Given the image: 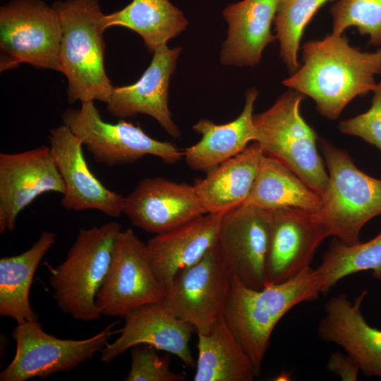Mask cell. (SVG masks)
Here are the masks:
<instances>
[{"mask_svg": "<svg viewBox=\"0 0 381 381\" xmlns=\"http://www.w3.org/2000/svg\"><path fill=\"white\" fill-rule=\"evenodd\" d=\"M303 95L289 89L267 110L253 116L255 140L265 155L284 164L321 197L328 183L317 135L300 111Z\"/></svg>", "mask_w": 381, "mask_h": 381, "instance_id": "obj_6", "label": "cell"}, {"mask_svg": "<svg viewBox=\"0 0 381 381\" xmlns=\"http://www.w3.org/2000/svg\"><path fill=\"white\" fill-rule=\"evenodd\" d=\"M330 13L333 34L356 27L361 35L369 36L370 44L381 46V0H339Z\"/></svg>", "mask_w": 381, "mask_h": 381, "instance_id": "obj_30", "label": "cell"}, {"mask_svg": "<svg viewBox=\"0 0 381 381\" xmlns=\"http://www.w3.org/2000/svg\"><path fill=\"white\" fill-rule=\"evenodd\" d=\"M120 336L102 349L101 360L109 363L133 346L148 344L173 354L188 368H195L189 342L194 328L169 313L162 302L142 306L124 317Z\"/></svg>", "mask_w": 381, "mask_h": 381, "instance_id": "obj_19", "label": "cell"}, {"mask_svg": "<svg viewBox=\"0 0 381 381\" xmlns=\"http://www.w3.org/2000/svg\"><path fill=\"white\" fill-rule=\"evenodd\" d=\"M63 124L82 140L95 161L108 167L131 164L145 155L174 164L183 152L169 142L149 136L139 126L120 121H104L94 102H83L80 108H69L61 116Z\"/></svg>", "mask_w": 381, "mask_h": 381, "instance_id": "obj_8", "label": "cell"}, {"mask_svg": "<svg viewBox=\"0 0 381 381\" xmlns=\"http://www.w3.org/2000/svg\"><path fill=\"white\" fill-rule=\"evenodd\" d=\"M188 23L183 12L169 0H133L102 19L104 30L119 26L138 33L152 54L185 30Z\"/></svg>", "mask_w": 381, "mask_h": 381, "instance_id": "obj_26", "label": "cell"}, {"mask_svg": "<svg viewBox=\"0 0 381 381\" xmlns=\"http://www.w3.org/2000/svg\"><path fill=\"white\" fill-rule=\"evenodd\" d=\"M316 269L322 279V294L340 279L362 271L371 270L381 279V231L370 241L353 245L334 238Z\"/></svg>", "mask_w": 381, "mask_h": 381, "instance_id": "obj_28", "label": "cell"}, {"mask_svg": "<svg viewBox=\"0 0 381 381\" xmlns=\"http://www.w3.org/2000/svg\"><path fill=\"white\" fill-rule=\"evenodd\" d=\"M131 365L125 381H183L186 375L170 369L171 356L161 357L156 348L138 344L131 348Z\"/></svg>", "mask_w": 381, "mask_h": 381, "instance_id": "obj_31", "label": "cell"}, {"mask_svg": "<svg viewBox=\"0 0 381 381\" xmlns=\"http://www.w3.org/2000/svg\"><path fill=\"white\" fill-rule=\"evenodd\" d=\"M322 197L277 159L264 155L259 172L243 205L270 211L295 207L318 213Z\"/></svg>", "mask_w": 381, "mask_h": 381, "instance_id": "obj_27", "label": "cell"}, {"mask_svg": "<svg viewBox=\"0 0 381 381\" xmlns=\"http://www.w3.org/2000/svg\"><path fill=\"white\" fill-rule=\"evenodd\" d=\"M303 64L282 83L312 98L323 116L337 119L357 96L373 91L381 75V48L361 52L344 34L332 33L302 47Z\"/></svg>", "mask_w": 381, "mask_h": 381, "instance_id": "obj_1", "label": "cell"}, {"mask_svg": "<svg viewBox=\"0 0 381 381\" xmlns=\"http://www.w3.org/2000/svg\"><path fill=\"white\" fill-rule=\"evenodd\" d=\"M49 140L64 183L62 207L72 211L95 210L111 217H120L125 197L106 188L90 171L80 138L62 123L50 130Z\"/></svg>", "mask_w": 381, "mask_h": 381, "instance_id": "obj_15", "label": "cell"}, {"mask_svg": "<svg viewBox=\"0 0 381 381\" xmlns=\"http://www.w3.org/2000/svg\"><path fill=\"white\" fill-rule=\"evenodd\" d=\"M194 381H253L258 376L243 348L221 317L206 334H198Z\"/></svg>", "mask_w": 381, "mask_h": 381, "instance_id": "obj_24", "label": "cell"}, {"mask_svg": "<svg viewBox=\"0 0 381 381\" xmlns=\"http://www.w3.org/2000/svg\"><path fill=\"white\" fill-rule=\"evenodd\" d=\"M334 0H279L274 18L280 56L293 74L300 67L298 51L305 28L325 4Z\"/></svg>", "mask_w": 381, "mask_h": 381, "instance_id": "obj_29", "label": "cell"}, {"mask_svg": "<svg viewBox=\"0 0 381 381\" xmlns=\"http://www.w3.org/2000/svg\"><path fill=\"white\" fill-rule=\"evenodd\" d=\"M123 214L134 226L157 234L207 213L193 184L153 177L125 197Z\"/></svg>", "mask_w": 381, "mask_h": 381, "instance_id": "obj_16", "label": "cell"}, {"mask_svg": "<svg viewBox=\"0 0 381 381\" xmlns=\"http://www.w3.org/2000/svg\"><path fill=\"white\" fill-rule=\"evenodd\" d=\"M327 369L344 381H356L361 373L357 363L346 353L335 351L329 357Z\"/></svg>", "mask_w": 381, "mask_h": 381, "instance_id": "obj_33", "label": "cell"}, {"mask_svg": "<svg viewBox=\"0 0 381 381\" xmlns=\"http://www.w3.org/2000/svg\"><path fill=\"white\" fill-rule=\"evenodd\" d=\"M223 214H202L147 241L149 260L165 290L181 270L200 260L217 242Z\"/></svg>", "mask_w": 381, "mask_h": 381, "instance_id": "obj_20", "label": "cell"}, {"mask_svg": "<svg viewBox=\"0 0 381 381\" xmlns=\"http://www.w3.org/2000/svg\"><path fill=\"white\" fill-rule=\"evenodd\" d=\"M269 212L267 282L277 284L310 267L317 249L330 236L318 213L295 207Z\"/></svg>", "mask_w": 381, "mask_h": 381, "instance_id": "obj_14", "label": "cell"}, {"mask_svg": "<svg viewBox=\"0 0 381 381\" xmlns=\"http://www.w3.org/2000/svg\"><path fill=\"white\" fill-rule=\"evenodd\" d=\"M108 325L100 332L85 339H63L45 332L38 320L18 323L12 331L16 351L11 363L0 373L1 381L44 379L59 372L70 371L92 360L101 352L115 331Z\"/></svg>", "mask_w": 381, "mask_h": 381, "instance_id": "obj_10", "label": "cell"}, {"mask_svg": "<svg viewBox=\"0 0 381 381\" xmlns=\"http://www.w3.org/2000/svg\"><path fill=\"white\" fill-rule=\"evenodd\" d=\"M64 183L49 146L0 154V233L12 231L17 217L40 195L63 194Z\"/></svg>", "mask_w": 381, "mask_h": 381, "instance_id": "obj_13", "label": "cell"}, {"mask_svg": "<svg viewBox=\"0 0 381 381\" xmlns=\"http://www.w3.org/2000/svg\"><path fill=\"white\" fill-rule=\"evenodd\" d=\"M165 294L149 260L146 244L133 229L122 230L95 300L101 315L124 318L142 306L161 302Z\"/></svg>", "mask_w": 381, "mask_h": 381, "instance_id": "obj_11", "label": "cell"}, {"mask_svg": "<svg viewBox=\"0 0 381 381\" xmlns=\"http://www.w3.org/2000/svg\"><path fill=\"white\" fill-rule=\"evenodd\" d=\"M232 278L217 241L200 260L176 275L161 302L197 334H206L224 315Z\"/></svg>", "mask_w": 381, "mask_h": 381, "instance_id": "obj_9", "label": "cell"}, {"mask_svg": "<svg viewBox=\"0 0 381 381\" xmlns=\"http://www.w3.org/2000/svg\"><path fill=\"white\" fill-rule=\"evenodd\" d=\"M54 233L43 231L26 251L0 259V315L17 323L38 320L31 308L30 289L38 265L56 243Z\"/></svg>", "mask_w": 381, "mask_h": 381, "instance_id": "obj_25", "label": "cell"}, {"mask_svg": "<svg viewBox=\"0 0 381 381\" xmlns=\"http://www.w3.org/2000/svg\"><path fill=\"white\" fill-rule=\"evenodd\" d=\"M279 0H243L223 11L229 25L220 61L224 65L255 66L276 35L271 32Z\"/></svg>", "mask_w": 381, "mask_h": 381, "instance_id": "obj_21", "label": "cell"}, {"mask_svg": "<svg viewBox=\"0 0 381 381\" xmlns=\"http://www.w3.org/2000/svg\"><path fill=\"white\" fill-rule=\"evenodd\" d=\"M61 24L42 0H12L0 8V69L26 63L62 72Z\"/></svg>", "mask_w": 381, "mask_h": 381, "instance_id": "obj_7", "label": "cell"}, {"mask_svg": "<svg viewBox=\"0 0 381 381\" xmlns=\"http://www.w3.org/2000/svg\"><path fill=\"white\" fill-rule=\"evenodd\" d=\"M320 148L328 183L318 214L330 236L356 244L364 225L381 214V180L363 172L347 152L327 140Z\"/></svg>", "mask_w": 381, "mask_h": 381, "instance_id": "obj_5", "label": "cell"}, {"mask_svg": "<svg viewBox=\"0 0 381 381\" xmlns=\"http://www.w3.org/2000/svg\"><path fill=\"white\" fill-rule=\"evenodd\" d=\"M181 52L180 47L169 49L167 44L157 48L152 61L135 83L114 87L108 111L119 118L146 114L155 119L171 137L180 138L181 133L171 118L169 108V86Z\"/></svg>", "mask_w": 381, "mask_h": 381, "instance_id": "obj_17", "label": "cell"}, {"mask_svg": "<svg viewBox=\"0 0 381 381\" xmlns=\"http://www.w3.org/2000/svg\"><path fill=\"white\" fill-rule=\"evenodd\" d=\"M61 24L60 58L68 80V102L107 103L111 85L104 67V15L99 0L56 1L52 4Z\"/></svg>", "mask_w": 381, "mask_h": 381, "instance_id": "obj_3", "label": "cell"}, {"mask_svg": "<svg viewBox=\"0 0 381 381\" xmlns=\"http://www.w3.org/2000/svg\"><path fill=\"white\" fill-rule=\"evenodd\" d=\"M264 153L253 142L207 171L193 184L206 213L224 214L243 205L258 176Z\"/></svg>", "mask_w": 381, "mask_h": 381, "instance_id": "obj_22", "label": "cell"}, {"mask_svg": "<svg viewBox=\"0 0 381 381\" xmlns=\"http://www.w3.org/2000/svg\"><path fill=\"white\" fill-rule=\"evenodd\" d=\"M257 96L255 88L247 91L243 111L232 121L215 124L202 119L193 126L201 138L183 152V158L191 169L207 172L241 153L250 142H254L253 109Z\"/></svg>", "mask_w": 381, "mask_h": 381, "instance_id": "obj_23", "label": "cell"}, {"mask_svg": "<svg viewBox=\"0 0 381 381\" xmlns=\"http://www.w3.org/2000/svg\"><path fill=\"white\" fill-rule=\"evenodd\" d=\"M322 289L320 272L311 267L286 282L267 284L260 290L246 286L233 276L223 316L258 375L279 321L299 303L317 300Z\"/></svg>", "mask_w": 381, "mask_h": 381, "instance_id": "obj_2", "label": "cell"}, {"mask_svg": "<svg viewBox=\"0 0 381 381\" xmlns=\"http://www.w3.org/2000/svg\"><path fill=\"white\" fill-rule=\"evenodd\" d=\"M367 294L363 291L353 302L346 294L331 298L325 305L318 335L342 347L365 376L381 378V330L371 327L361 312Z\"/></svg>", "mask_w": 381, "mask_h": 381, "instance_id": "obj_18", "label": "cell"}, {"mask_svg": "<svg viewBox=\"0 0 381 381\" xmlns=\"http://www.w3.org/2000/svg\"><path fill=\"white\" fill-rule=\"evenodd\" d=\"M121 231V226L116 222L80 229L66 260L51 268L49 284L62 312L83 321L100 318L95 300Z\"/></svg>", "mask_w": 381, "mask_h": 381, "instance_id": "obj_4", "label": "cell"}, {"mask_svg": "<svg viewBox=\"0 0 381 381\" xmlns=\"http://www.w3.org/2000/svg\"><path fill=\"white\" fill-rule=\"evenodd\" d=\"M271 216L268 210L242 205L223 214L218 242L233 276L262 289L267 284Z\"/></svg>", "mask_w": 381, "mask_h": 381, "instance_id": "obj_12", "label": "cell"}, {"mask_svg": "<svg viewBox=\"0 0 381 381\" xmlns=\"http://www.w3.org/2000/svg\"><path fill=\"white\" fill-rule=\"evenodd\" d=\"M373 92L370 109L363 114L341 121L338 128L342 133L361 138L381 151V79Z\"/></svg>", "mask_w": 381, "mask_h": 381, "instance_id": "obj_32", "label": "cell"}]
</instances>
